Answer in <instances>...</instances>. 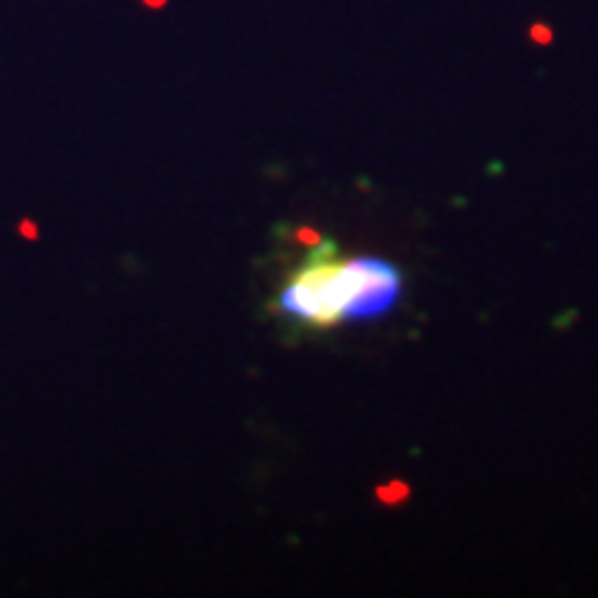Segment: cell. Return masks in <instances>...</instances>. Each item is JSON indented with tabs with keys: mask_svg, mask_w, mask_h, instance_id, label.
<instances>
[{
	"mask_svg": "<svg viewBox=\"0 0 598 598\" xmlns=\"http://www.w3.org/2000/svg\"><path fill=\"white\" fill-rule=\"evenodd\" d=\"M402 297V275L375 255H338L335 244L319 241L283 291L277 311L313 330L386 317Z\"/></svg>",
	"mask_w": 598,
	"mask_h": 598,
	"instance_id": "cell-1",
	"label": "cell"
},
{
	"mask_svg": "<svg viewBox=\"0 0 598 598\" xmlns=\"http://www.w3.org/2000/svg\"><path fill=\"white\" fill-rule=\"evenodd\" d=\"M297 239L302 241V244H311V246H317L319 241H322V239H319V233H313V230H299Z\"/></svg>",
	"mask_w": 598,
	"mask_h": 598,
	"instance_id": "cell-4",
	"label": "cell"
},
{
	"mask_svg": "<svg viewBox=\"0 0 598 598\" xmlns=\"http://www.w3.org/2000/svg\"><path fill=\"white\" fill-rule=\"evenodd\" d=\"M18 230H20V235H23V239H28V241L39 239V228H36V225L31 222V219H23V222L18 225Z\"/></svg>",
	"mask_w": 598,
	"mask_h": 598,
	"instance_id": "cell-3",
	"label": "cell"
},
{
	"mask_svg": "<svg viewBox=\"0 0 598 598\" xmlns=\"http://www.w3.org/2000/svg\"><path fill=\"white\" fill-rule=\"evenodd\" d=\"M405 496L407 487L402 485V482H391V485L380 487V502H388V505H391V502H402Z\"/></svg>",
	"mask_w": 598,
	"mask_h": 598,
	"instance_id": "cell-2",
	"label": "cell"
}]
</instances>
